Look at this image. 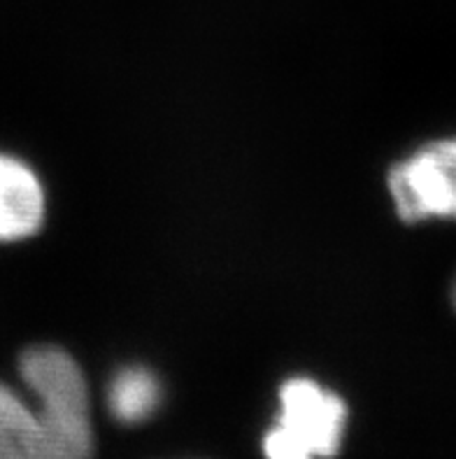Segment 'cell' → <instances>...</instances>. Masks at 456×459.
<instances>
[{
    "label": "cell",
    "instance_id": "cell-2",
    "mask_svg": "<svg viewBox=\"0 0 456 459\" xmlns=\"http://www.w3.org/2000/svg\"><path fill=\"white\" fill-rule=\"evenodd\" d=\"M347 406L310 378H289L280 390L278 422L263 438L266 459H333L340 453Z\"/></svg>",
    "mask_w": 456,
    "mask_h": 459
},
{
    "label": "cell",
    "instance_id": "cell-3",
    "mask_svg": "<svg viewBox=\"0 0 456 459\" xmlns=\"http://www.w3.org/2000/svg\"><path fill=\"white\" fill-rule=\"evenodd\" d=\"M389 194L403 221L456 220V138L428 143L396 163Z\"/></svg>",
    "mask_w": 456,
    "mask_h": 459
},
{
    "label": "cell",
    "instance_id": "cell-5",
    "mask_svg": "<svg viewBox=\"0 0 456 459\" xmlns=\"http://www.w3.org/2000/svg\"><path fill=\"white\" fill-rule=\"evenodd\" d=\"M163 399L161 383L150 368L126 367L115 373L108 387V408L122 425H140L159 411Z\"/></svg>",
    "mask_w": 456,
    "mask_h": 459
},
{
    "label": "cell",
    "instance_id": "cell-4",
    "mask_svg": "<svg viewBox=\"0 0 456 459\" xmlns=\"http://www.w3.org/2000/svg\"><path fill=\"white\" fill-rule=\"evenodd\" d=\"M45 220V189L23 161L0 154V243L38 233Z\"/></svg>",
    "mask_w": 456,
    "mask_h": 459
},
{
    "label": "cell",
    "instance_id": "cell-6",
    "mask_svg": "<svg viewBox=\"0 0 456 459\" xmlns=\"http://www.w3.org/2000/svg\"><path fill=\"white\" fill-rule=\"evenodd\" d=\"M452 306H454V310H456V275H454V282H452Z\"/></svg>",
    "mask_w": 456,
    "mask_h": 459
},
{
    "label": "cell",
    "instance_id": "cell-1",
    "mask_svg": "<svg viewBox=\"0 0 456 459\" xmlns=\"http://www.w3.org/2000/svg\"><path fill=\"white\" fill-rule=\"evenodd\" d=\"M19 373L38 406L0 383V459H93L89 385L77 361L56 345H35Z\"/></svg>",
    "mask_w": 456,
    "mask_h": 459
}]
</instances>
